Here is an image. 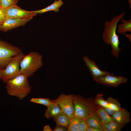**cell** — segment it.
Instances as JSON below:
<instances>
[{
  "label": "cell",
  "mask_w": 131,
  "mask_h": 131,
  "mask_svg": "<svg viewBox=\"0 0 131 131\" xmlns=\"http://www.w3.org/2000/svg\"><path fill=\"white\" fill-rule=\"evenodd\" d=\"M124 13V11L121 14L114 17L110 21H106L102 34L103 41L106 44L111 45V54L116 58L122 49L119 47L120 42L116 34V28L118 22L123 18Z\"/></svg>",
  "instance_id": "cell-1"
},
{
  "label": "cell",
  "mask_w": 131,
  "mask_h": 131,
  "mask_svg": "<svg viewBox=\"0 0 131 131\" xmlns=\"http://www.w3.org/2000/svg\"><path fill=\"white\" fill-rule=\"evenodd\" d=\"M27 78L25 75L21 74L8 80L5 83L8 94L20 100L23 99L30 94L32 89Z\"/></svg>",
  "instance_id": "cell-2"
},
{
  "label": "cell",
  "mask_w": 131,
  "mask_h": 131,
  "mask_svg": "<svg viewBox=\"0 0 131 131\" xmlns=\"http://www.w3.org/2000/svg\"><path fill=\"white\" fill-rule=\"evenodd\" d=\"M42 57L37 52L31 51L24 55L20 64V74L25 75L27 78L33 76L43 66Z\"/></svg>",
  "instance_id": "cell-3"
},
{
  "label": "cell",
  "mask_w": 131,
  "mask_h": 131,
  "mask_svg": "<svg viewBox=\"0 0 131 131\" xmlns=\"http://www.w3.org/2000/svg\"><path fill=\"white\" fill-rule=\"evenodd\" d=\"M73 100L74 117L86 120L95 112L97 105L91 97L85 98L80 95H74Z\"/></svg>",
  "instance_id": "cell-4"
},
{
  "label": "cell",
  "mask_w": 131,
  "mask_h": 131,
  "mask_svg": "<svg viewBox=\"0 0 131 131\" xmlns=\"http://www.w3.org/2000/svg\"><path fill=\"white\" fill-rule=\"evenodd\" d=\"M22 52L18 47L0 40V68L4 69L15 56Z\"/></svg>",
  "instance_id": "cell-5"
},
{
  "label": "cell",
  "mask_w": 131,
  "mask_h": 131,
  "mask_svg": "<svg viewBox=\"0 0 131 131\" xmlns=\"http://www.w3.org/2000/svg\"><path fill=\"white\" fill-rule=\"evenodd\" d=\"M24 55L22 52L15 56L5 68L3 70L1 80L4 83L20 74V64Z\"/></svg>",
  "instance_id": "cell-6"
},
{
  "label": "cell",
  "mask_w": 131,
  "mask_h": 131,
  "mask_svg": "<svg viewBox=\"0 0 131 131\" xmlns=\"http://www.w3.org/2000/svg\"><path fill=\"white\" fill-rule=\"evenodd\" d=\"M74 97V95L62 94L56 99L51 100L52 102L58 105L61 112L70 119L74 117L73 103Z\"/></svg>",
  "instance_id": "cell-7"
},
{
  "label": "cell",
  "mask_w": 131,
  "mask_h": 131,
  "mask_svg": "<svg viewBox=\"0 0 131 131\" xmlns=\"http://www.w3.org/2000/svg\"><path fill=\"white\" fill-rule=\"evenodd\" d=\"M128 79L123 76H116L113 73L98 77L93 80L99 84L106 86L117 87L120 84L124 83Z\"/></svg>",
  "instance_id": "cell-8"
},
{
  "label": "cell",
  "mask_w": 131,
  "mask_h": 131,
  "mask_svg": "<svg viewBox=\"0 0 131 131\" xmlns=\"http://www.w3.org/2000/svg\"><path fill=\"white\" fill-rule=\"evenodd\" d=\"M33 17L7 18L4 23L0 25V31L6 32L19 27L24 26Z\"/></svg>",
  "instance_id": "cell-9"
},
{
  "label": "cell",
  "mask_w": 131,
  "mask_h": 131,
  "mask_svg": "<svg viewBox=\"0 0 131 131\" xmlns=\"http://www.w3.org/2000/svg\"><path fill=\"white\" fill-rule=\"evenodd\" d=\"M6 12L7 18L33 17L37 14L33 11L23 9L17 5H12L6 8Z\"/></svg>",
  "instance_id": "cell-10"
},
{
  "label": "cell",
  "mask_w": 131,
  "mask_h": 131,
  "mask_svg": "<svg viewBox=\"0 0 131 131\" xmlns=\"http://www.w3.org/2000/svg\"><path fill=\"white\" fill-rule=\"evenodd\" d=\"M83 59L88 68L93 80L98 77L110 74L99 69L95 61L93 60H90L87 56H84Z\"/></svg>",
  "instance_id": "cell-11"
},
{
  "label": "cell",
  "mask_w": 131,
  "mask_h": 131,
  "mask_svg": "<svg viewBox=\"0 0 131 131\" xmlns=\"http://www.w3.org/2000/svg\"><path fill=\"white\" fill-rule=\"evenodd\" d=\"M130 113L126 109L122 108L115 112L112 116L116 122L125 126L131 121Z\"/></svg>",
  "instance_id": "cell-12"
},
{
  "label": "cell",
  "mask_w": 131,
  "mask_h": 131,
  "mask_svg": "<svg viewBox=\"0 0 131 131\" xmlns=\"http://www.w3.org/2000/svg\"><path fill=\"white\" fill-rule=\"evenodd\" d=\"M85 121L88 126L98 128L103 131V124L101 119L95 112L89 116Z\"/></svg>",
  "instance_id": "cell-13"
},
{
  "label": "cell",
  "mask_w": 131,
  "mask_h": 131,
  "mask_svg": "<svg viewBox=\"0 0 131 131\" xmlns=\"http://www.w3.org/2000/svg\"><path fill=\"white\" fill-rule=\"evenodd\" d=\"M61 112V109L58 104L52 102L47 107L44 115L47 119L54 118Z\"/></svg>",
  "instance_id": "cell-14"
},
{
  "label": "cell",
  "mask_w": 131,
  "mask_h": 131,
  "mask_svg": "<svg viewBox=\"0 0 131 131\" xmlns=\"http://www.w3.org/2000/svg\"><path fill=\"white\" fill-rule=\"evenodd\" d=\"M94 110L100 117L102 124L108 123L115 120L112 116L107 113L104 107L97 105Z\"/></svg>",
  "instance_id": "cell-15"
},
{
  "label": "cell",
  "mask_w": 131,
  "mask_h": 131,
  "mask_svg": "<svg viewBox=\"0 0 131 131\" xmlns=\"http://www.w3.org/2000/svg\"><path fill=\"white\" fill-rule=\"evenodd\" d=\"M63 2L62 0H55L52 4L44 8L33 11L37 14H42L51 11H53L56 12H58L59 10V8L63 5Z\"/></svg>",
  "instance_id": "cell-16"
},
{
  "label": "cell",
  "mask_w": 131,
  "mask_h": 131,
  "mask_svg": "<svg viewBox=\"0 0 131 131\" xmlns=\"http://www.w3.org/2000/svg\"><path fill=\"white\" fill-rule=\"evenodd\" d=\"M121 21L122 23L117 26L116 32L123 35H125L127 32H131V19L126 20L123 18Z\"/></svg>",
  "instance_id": "cell-17"
},
{
  "label": "cell",
  "mask_w": 131,
  "mask_h": 131,
  "mask_svg": "<svg viewBox=\"0 0 131 131\" xmlns=\"http://www.w3.org/2000/svg\"><path fill=\"white\" fill-rule=\"evenodd\" d=\"M106 100L107 103V105L105 108L109 110L113 113L122 108L121 104L117 99L112 97H108Z\"/></svg>",
  "instance_id": "cell-18"
},
{
  "label": "cell",
  "mask_w": 131,
  "mask_h": 131,
  "mask_svg": "<svg viewBox=\"0 0 131 131\" xmlns=\"http://www.w3.org/2000/svg\"><path fill=\"white\" fill-rule=\"evenodd\" d=\"M54 118L57 125L61 126L68 128L70 119L64 114L61 112Z\"/></svg>",
  "instance_id": "cell-19"
},
{
  "label": "cell",
  "mask_w": 131,
  "mask_h": 131,
  "mask_svg": "<svg viewBox=\"0 0 131 131\" xmlns=\"http://www.w3.org/2000/svg\"><path fill=\"white\" fill-rule=\"evenodd\" d=\"M125 126L118 123L115 120L103 124V131H119Z\"/></svg>",
  "instance_id": "cell-20"
},
{
  "label": "cell",
  "mask_w": 131,
  "mask_h": 131,
  "mask_svg": "<svg viewBox=\"0 0 131 131\" xmlns=\"http://www.w3.org/2000/svg\"><path fill=\"white\" fill-rule=\"evenodd\" d=\"M81 119L74 117L70 119L68 131H77L78 126Z\"/></svg>",
  "instance_id": "cell-21"
},
{
  "label": "cell",
  "mask_w": 131,
  "mask_h": 131,
  "mask_svg": "<svg viewBox=\"0 0 131 131\" xmlns=\"http://www.w3.org/2000/svg\"><path fill=\"white\" fill-rule=\"evenodd\" d=\"M104 95L102 93L98 94L93 99L94 103L97 105L104 108L107 105V103L104 98Z\"/></svg>",
  "instance_id": "cell-22"
},
{
  "label": "cell",
  "mask_w": 131,
  "mask_h": 131,
  "mask_svg": "<svg viewBox=\"0 0 131 131\" xmlns=\"http://www.w3.org/2000/svg\"><path fill=\"white\" fill-rule=\"evenodd\" d=\"M30 101L44 105L47 107L52 103L51 99L49 98H32L31 99Z\"/></svg>",
  "instance_id": "cell-23"
},
{
  "label": "cell",
  "mask_w": 131,
  "mask_h": 131,
  "mask_svg": "<svg viewBox=\"0 0 131 131\" xmlns=\"http://www.w3.org/2000/svg\"><path fill=\"white\" fill-rule=\"evenodd\" d=\"M2 7L6 8L12 5H17L18 0H1Z\"/></svg>",
  "instance_id": "cell-24"
},
{
  "label": "cell",
  "mask_w": 131,
  "mask_h": 131,
  "mask_svg": "<svg viewBox=\"0 0 131 131\" xmlns=\"http://www.w3.org/2000/svg\"><path fill=\"white\" fill-rule=\"evenodd\" d=\"M6 8L0 7V24H2L7 19L6 10Z\"/></svg>",
  "instance_id": "cell-25"
},
{
  "label": "cell",
  "mask_w": 131,
  "mask_h": 131,
  "mask_svg": "<svg viewBox=\"0 0 131 131\" xmlns=\"http://www.w3.org/2000/svg\"><path fill=\"white\" fill-rule=\"evenodd\" d=\"M88 127L85 120L82 119L79 123L77 131H86Z\"/></svg>",
  "instance_id": "cell-26"
},
{
  "label": "cell",
  "mask_w": 131,
  "mask_h": 131,
  "mask_svg": "<svg viewBox=\"0 0 131 131\" xmlns=\"http://www.w3.org/2000/svg\"><path fill=\"white\" fill-rule=\"evenodd\" d=\"M68 128L61 126L57 125L56 127L52 130L53 131H66Z\"/></svg>",
  "instance_id": "cell-27"
},
{
  "label": "cell",
  "mask_w": 131,
  "mask_h": 131,
  "mask_svg": "<svg viewBox=\"0 0 131 131\" xmlns=\"http://www.w3.org/2000/svg\"><path fill=\"white\" fill-rule=\"evenodd\" d=\"M86 131H102L101 129L94 127L88 126Z\"/></svg>",
  "instance_id": "cell-28"
},
{
  "label": "cell",
  "mask_w": 131,
  "mask_h": 131,
  "mask_svg": "<svg viewBox=\"0 0 131 131\" xmlns=\"http://www.w3.org/2000/svg\"><path fill=\"white\" fill-rule=\"evenodd\" d=\"M43 131H52V130L50 126L48 125H47L45 126L43 128Z\"/></svg>",
  "instance_id": "cell-29"
},
{
  "label": "cell",
  "mask_w": 131,
  "mask_h": 131,
  "mask_svg": "<svg viewBox=\"0 0 131 131\" xmlns=\"http://www.w3.org/2000/svg\"><path fill=\"white\" fill-rule=\"evenodd\" d=\"M126 37L127 38L130 40V42H131V33H128L126 34L125 35Z\"/></svg>",
  "instance_id": "cell-30"
},
{
  "label": "cell",
  "mask_w": 131,
  "mask_h": 131,
  "mask_svg": "<svg viewBox=\"0 0 131 131\" xmlns=\"http://www.w3.org/2000/svg\"><path fill=\"white\" fill-rule=\"evenodd\" d=\"M3 70L0 68V79L1 80L2 79Z\"/></svg>",
  "instance_id": "cell-31"
},
{
  "label": "cell",
  "mask_w": 131,
  "mask_h": 131,
  "mask_svg": "<svg viewBox=\"0 0 131 131\" xmlns=\"http://www.w3.org/2000/svg\"><path fill=\"white\" fill-rule=\"evenodd\" d=\"M129 4L130 9H131V0H127Z\"/></svg>",
  "instance_id": "cell-32"
},
{
  "label": "cell",
  "mask_w": 131,
  "mask_h": 131,
  "mask_svg": "<svg viewBox=\"0 0 131 131\" xmlns=\"http://www.w3.org/2000/svg\"><path fill=\"white\" fill-rule=\"evenodd\" d=\"M2 7V3L1 0H0V7Z\"/></svg>",
  "instance_id": "cell-33"
},
{
  "label": "cell",
  "mask_w": 131,
  "mask_h": 131,
  "mask_svg": "<svg viewBox=\"0 0 131 131\" xmlns=\"http://www.w3.org/2000/svg\"><path fill=\"white\" fill-rule=\"evenodd\" d=\"M1 24H0V25H1Z\"/></svg>",
  "instance_id": "cell-34"
}]
</instances>
